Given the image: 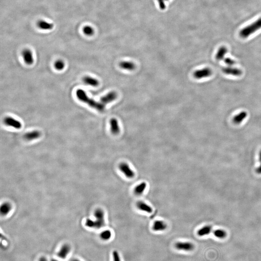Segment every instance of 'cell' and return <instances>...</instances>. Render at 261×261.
<instances>
[{"mask_svg": "<svg viewBox=\"0 0 261 261\" xmlns=\"http://www.w3.org/2000/svg\"><path fill=\"white\" fill-rule=\"evenodd\" d=\"M147 184L145 182H142L136 186L134 189V193L136 195H142L145 190L146 189Z\"/></svg>", "mask_w": 261, "mask_h": 261, "instance_id": "obj_19", "label": "cell"}, {"mask_svg": "<svg viewBox=\"0 0 261 261\" xmlns=\"http://www.w3.org/2000/svg\"><path fill=\"white\" fill-rule=\"evenodd\" d=\"M11 209V206L10 204L8 203H4L2 204L1 206L0 212L1 215H6L9 213Z\"/></svg>", "mask_w": 261, "mask_h": 261, "instance_id": "obj_23", "label": "cell"}, {"mask_svg": "<svg viewBox=\"0 0 261 261\" xmlns=\"http://www.w3.org/2000/svg\"><path fill=\"white\" fill-rule=\"evenodd\" d=\"M167 225L165 222L161 220H157L153 224L152 230L155 232H162L167 229Z\"/></svg>", "mask_w": 261, "mask_h": 261, "instance_id": "obj_12", "label": "cell"}, {"mask_svg": "<svg viewBox=\"0 0 261 261\" xmlns=\"http://www.w3.org/2000/svg\"><path fill=\"white\" fill-rule=\"evenodd\" d=\"M71 251V247L68 244H64L61 246L57 252V256L61 259L67 258Z\"/></svg>", "mask_w": 261, "mask_h": 261, "instance_id": "obj_7", "label": "cell"}, {"mask_svg": "<svg viewBox=\"0 0 261 261\" xmlns=\"http://www.w3.org/2000/svg\"><path fill=\"white\" fill-rule=\"evenodd\" d=\"M212 227L210 225H206L201 228L197 232V235L199 236H203L209 235L211 232Z\"/></svg>", "mask_w": 261, "mask_h": 261, "instance_id": "obj_22", "label": "cell"}, {"mask_svg": "<svg viewBox=\"0 0 261 261\" xmlns=\"http://www.w3.org/2000/svg\"><path fill=\"white\" fill-rule=\"evenodd\" d=\"M4 122L6 125L12 127L17 129H20L22 127L21 123L13 117H5Z\"/></svg>", "mask_w": 261, "mask_h": 261, "instance_id": "obj_8", "label": "cell"}, {"mask_svg": "<svg viewBox=\"0 0 261 261\" xmlns=\"http://www.w3.org/2000/svg\"><path fill=\"white\" fill-rule=\"evenodd\" d=\"M100 237L103 240L108 241L112 238V233L110 230H104L101 233Z\"/></svg>", "mask_w": 261, "mask_h": 261, "instance_id": "obj_24", "label": "cell"}, {"mask_svg": "<svg viewBox=\"0 0 261 261\" xmlns=\"http://www.w3.org/2000/svg\"><path fill=\"white\" fill-rule=\"evenodd\" d=\"M260 29H261V17L258 18L251 25L246 26L242 29L239 33V35L241 38H247Z\"/></svg>", "mask_w": 261, "mask_h": 261, "instance_id": "obj_2", "label": "cell"}, {"mask_svg": "<svg viewBox=\"0 0 261 261\" xmlns=\"http://www.w3.org/2000/svg\"><path fill=\"white\" fill-rule=\"evenodd\" d=\"M83 31L85 35L87 36H91L94 34V30L90 26H86L84 27L83 29Z\"/></svg>", "mask_w": 261, "mask_h": 261, "instance_id": "obj_27", "label": "cell"}, {"mask_svg": "<svg viewBox=\"0 0 261 261\" xmlns=\"http://www.w3.org/2000/svg\"><path fill=\"white\" fill-rule=\"evenodd\" d=\"M38 261H48V260H47V258H46V257H44V256H41V257H40L39 258V259H38Z\"/></svg>", "mask_w": 261, "mask_h": 261, "instance_id": "obj_33", "label": "cell"}, {"mask_svg": "<svg viewBox=\"0 0 261 261\" xmlns=\"http://www.w3.org/2000/svg\"><path fill=\"white\" fill-rule=\"evenodd\" d=\"M119 168L120 170L128 179H133L135 177V173L130 168V166L128 163L123 162L119 165Z\"/></svg>", "mask_w": 261, "mask_h": 261, "instance_id": "obj_4", "label": "cell"}, {"mask_svg": "<svg viewBox=\"0 0 261 261\" xmlns=\"http://www.w3.org/2000/svg\"><path fill=\"white\" fill-rule=\"evenodd\" d=\"M110 130L112 133L114 135H117L120 133V129L119 127V123L117 120L115 118H112L110 121Z\"/></svg>", "mask_w": 261, "mask_h": 261, "instance_id": "obj_15", "label": "cell"}, {"mask_svg": "<svg viewBox=\"0 0 261 261\" xmlns=\"http://www.w3.org/2000/svg\"><path fill=\"white\" fill-rule=\"evenodd\" d=\"M85 225L90 228H95V222L94 221L91 219H87L85 222Z\"/></svg>", "mask_w": 261, "mask_h": 261, "instance_id": "obj_29", "label": "cell"}, {"mask_svg": "<svg viewBox=\"0 0 261 261\" xmlns=\"http://www.w3.org/2000/svg\"><path fill=\"white\" fill-rule=\"evenodd\" d=\"M259 160L260 162V165L259 166V167L256 169V172L257 174H261V150L259 152Z\"/></svg>", "mask_w": 261, "mask_h": 261, "instance_id": "obj_31", "label": "cell"}, {"mask_svg": "<svg viewBox=\"0 0 261 261\" xmlns=\"http://www.w3.org/2000/svg\"><path fill=\"white\" fill-rule=\"evenodd\" d=\"M212 74V71L210 68H205L195 71L193 73V76L195 78L200 79L202 78L209 77L211 76Z\"/></svg>", "mask_w": 261, "mask_h": 261, "instance_id": "obj_6", "label": "cell"}, {"mask_svg": "<svg viewBox=\"0 0 261 261\" xmlns=\"http://www.w3.org/2000/svg\"><path fill=\"white\" fill-rule=\"evenodd\" d=\"M214 235L219 238H224L227 236V233L225 231L222 229L216 230L213 232Z\"/></svg>", "mask_w": 261, "mask_h": 261, "instance_id": "obj_25", "label": "cell"}, {"mask_svg": "<svg viewBox=\"0 0 261 261\" xmlns=\"http://www.w3.org/2000/svg\"><path fill=\"white\" fill-rule=\"evenodd\" d=\"M175 247L179 251L190 252L195 249L193 243L190 242H178L175 243Z\"/></svg>", "mask_w": 261, "mask_h": 261, "instance_id": "obj_5", "label": "cell"}, {"mask_svg": "<svg viewBox=\"0 0 261 261\" xmlns=\"http://www.w3.org/2000/svg\"><path fill=\"white\" fill-rule=\"evenodd\" d=\"M113 261H122L120 255L117 251H114L112 252Z\"/></svg>", "mask_w": 261, "mask_h": 261, "instance_id": "obj_28", "label": "cell"}, {"mask_svg": "<svg viewBox=\"0 0 261 261\" xmlns=\"http://www.w3.org/2000/svg\"><path fill=\"white\" fill-rule=\"evenodd\" d=\"M83 81L87 85H90L91 86L97 87L99 84L98 80L89 76L84 77L83 78Z\"/></svg>", "mask_w": 261, "mask_h": 261, "instance_id": "obj_18", "label": "cell"}, {"mask_svg": "<svg viewBox=\"0 0 261 261\" xmlns=\"http://www.w3.org/2000/svg\"><path fill=\"white\" fill-rule=\"evenodd\" d=\"M37 25L40 29L43 30H51L53 28V24L44 20H40L37 23Z\"/></svg>", "mask_w": 261, "mask_h": 261, "instance_id": "obj_20", "label": "cell"}, {"mask_svg": "<svg viewBox=\"0 0 261 261\" xmlns=\"http://www.w3.org/2000/svg\"><path fill=\"white\" fill-rule=\"evenodd\" d=\"M224 61L225 63L228 65L229 66H232L235 64V61L232 59H230V58H225L224 59Z\"/></svg>", "mask_w": 261, "mask_h": 261, "instance_id": "obj_30", "label": "cell"}, {"mask_svg": "<svg viewBox=\"0 0 261 261\" xmlns=\"http://www.w3.org/2000/svg\"><path fill=\"white\" fill-rule=\"evenodd\" d=\"M22 57L25 63L28 65H31L34 63V60L33 53L29 49H25L22 52Z\"/></svg>", "mask_w": 261, "mask_h": 261, "instance_id": "obj_10", "label": "cell"}, {"mask_svg": "<svg viewBox=\"0 0 261 261\" xmlns=\"http://www.w3.org/2000/svg\"><path fill=\"white\" fill-rule=\"evenodd\" d=\"M71 261H81L80 260H79L78 259H72V260H71Z\"/></svg>", "mask_w": 261, "mask_h": 261, "instance_id": "obj_34", "label": "cell"}, {"mask_svg": "<svg viewBox=\"0 0 261 261\" xmlns=\"http://www.w3.org/2000/svg\"><path fill=\"white\" fill-rule=\"evenodd\" d=\"M222 71L225 74L235 77H239L242 74V71L241 70L231 66L224 67L222 69Z\"/></svg>", "mask_w": 261, "mask_h": 261, "instance_id": "obj_9", "label": "cell"}, {"mask_svg": "<svg viewBox=\"0 0 261 261\" xmlns=\"http://www.w3.org/2000/svg\"><path fill=\"white\" fill-rule=\"evenodd\" d=\"M227 48L225 46H222V47L218 50L216 55V59L217 61H221L225 58V56L227 53Z\"/></svg>", "mask_w": 261, "mask_h": 261, "instance_id": "obj_21", "label": "cell"}, {"mask_svg": "<svg viewBox=\"0 0 261 261\" xmlns=\"http://www.w3.org/2000/svg\"><path fill=\"white\" fill-rule=\"evenodd\" d=\"M119 66L120 68L126 70L133 71L136 68V65L134 63L131 61H121Z\"/></svg>", "mask_w": 261, "mask_h": 261, "instance_id": "obj_17", "label": "cell"}, {"mask_svg": "<svg viewBox=\"0 0 261 261\" xmlns=\"http://www.w3.org/2000/svg\"><path fill=\"white\" fill-rule=\"evenodd\" d=\"M117 94L115 91H111L106 95L101 98L100 101L102 104L106 105L107 104L113 102L117 98Z\"/></svg>", "mask_w": 261, "mask_h": 261, "instance_id": "obj_11", "label": "cell"}, {"mask_svg": "<svg viewBox=\"0 0 261 261\" xmlns=\"http://www.w3.org/2000/svg\"><path fill=\"white\" fill-rule=\"evenodd\" d=\"M95 217L96 219L94 221L95 222V228L99 229L104 227L105 225L104 219V212L101 209H98L95 211Z\"/></svg>", "mask_w": 261, "mask_h": 261, "instance_id": "obj_3", "label": "cell"}, {"mask_svg": "<svg viewBox=\"0 0 261 261\" xmlns=\"http://www.w3.org/2000/svg\"><path fill=\"white\" fill-rule=\"evenodd\" d=\"M41 133L38 130H33L31 132L27 133L24 135V139L27 141H31L36 139L40 137Z\"/></svg>", "mask_w": 261, "mask_h": 261, "instance_id": "obj_13", "label": "cell"}, {"mask_svg": "<svg viewBox=\"0 0 261 261\" xmlns=\"http://www.w3.org/2000/svg\"><path fill=\"white\" fill-rule=\"evenodd\" d=\"M167 1V0H158V3H159V4L160 7L161 8V9H165V3H164V1Z\"/></svg>", "mask_w": 261, "mask_h": 261, "instance_id": "obj_32", "label": "cell"}, {"mask_svg": "<svg viewBox=\"0 0 261 261\" xmlns=\"http://www.w3.org/2000/svg\"><path fill=\"white\" fill-rule=\"evenodd\" d=\"M54 67H55V69L57 70H63L65 67V63L63 61L59 60L55 61V63H54Z\"/></svg>", "mask_w": 261, "mask_h": 261, "instance_id": "obj_26", "label": "cell"}, {"mask_svg": "<svg viewBox=\"0 0 261 261\" xmlns=\"http://www.w3.org/2000/svg\"><path fill=\"white\" fill-rule=\"evenodd\" d=\"M76 96L78 100L81 102L86 104L88 106L93 109L97 110L98 111H104L105 109V105L101 102H97L94 100L87 96L86 93L84 90L81 89H78L76 91Z\"/></svg>", "mask_w": 261, "mask_h": 261, "instance_id": "obj_1", "label": "cell"}, {"mask_svg": "<svg viewBox=\"0 0 261 261\" xmlns=\"http://www.w3.org/2000/svg\"><path fill=\"white\" fill-rule=\"evenodd\" d=\"M50 261H61L60 260H57V259H52Z\"/></svg>", "mask_w": 261, "mask_h": 261, "instance_id": "obj_35", "label": "cell"}, {"mask_svg": "<svg viewBox=\"0 0 261 261\" xmlns=\"http://www.w3.org/2000/svg\"><path fill=\"white\" fill-rule=\"evenodd\" d=\"M136 206L139 209L146 213H152L153 209L151 206L143 201H139L136 204Z\"/></svg>", "mask_w": 261, "mask_h": 261, "instance_id": "obj_14", "label": "cell"}, {"mask_svg": "<svg viewBox=\"0 0 261 261\" xmlns=\"http://www.w3.org/2000/svg\"><path fill=\"white\" fill-rule=\"evenodd\" d=\"M248 115L246 111H241V112L238 114V115L235 116L233 118V121L235 124H239L246 118Z\"/></svg>", "mask_w": 261, "mask_h": 261, "instance_id": "obj_16", "label": "cell"}]
</instances>
